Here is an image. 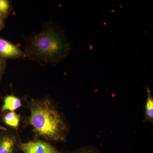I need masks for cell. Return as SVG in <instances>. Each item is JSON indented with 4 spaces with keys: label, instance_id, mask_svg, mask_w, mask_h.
<instances>
[{
    "label": "cell",
    "instance_id": "obj_1",
    "mask_svg": "<svg viewBox=\"0 0 153 153\" xmlns=\"http://www.w3.org/2000/svg\"><path fill=\"white\" fill-rule=\"evenodd\" d=\"M71 45L63 32L50 26L28 38L26 57L42 65L58 63L68 55Z\"/></svg>",
    "mask_w": 153,
    "mask_h": 153
},
{
    "label": "cell",
    "instance_id": "obj_2",
    "mask_svg": "<svg viewBox=\"0 0 153 153\" xmlns=\"http://www.w3.org/2000/svg\"><path fill=\"white\" fill-rule=\"evenodd\" d=\"M28 122L38 136L53 141L64 140L68 131L64 118L49 98L32 99Z\"/></svg>",
    "mask_w": 153,
    "mask_h": 153
},
{
    "label": "cell",
    "instance_id": "obj_3",
    "mask_svg": "<svg viewBox=\"0 0 153 153\" xmlns=\"http://www.w3.org/2000/svg\"><path fill=\"white\" fill-rule=\"evenodd\" d=\"M19 149L24 153H60L52 145L40 140L22 143L19 145Z\"/></svg>",
    "mask_w": 153,
    "mask_h": 153
},
{
    "label": "cell",
    "instance_id": "obj_4",
    "mask_svg": "<svg viewBox=\"0 0 153 153\" xmlns=\"http://www.w3.org/2000/svg\"><path fill=\"white\" fill-rule=\"evenodd\" d=\"M0 57L3 59H21L26 57L19 46L0 37Z\"/></svg>",
    "mask_w": 153,
    "mask_h": 153
},
{
    "label": "cell",
    "instance_id": "obj_5",
    "mask_svg": "<svg viewBox=\"0 0 153 153\" xmlns=\"http://www.w3.org/2000/svg\"><path fill=\"white\" fill-rule=\"evenodd\" d=\"M18 146L15 136L7 134L0 137V153H16Z\"/></svg>",
    "mask_w": 153,
    "mask_h": 153
},
{
    "label": "cell",
    "instance_id": "obj_6",
    "mask_svg": "<svg viewBox=\"0 0 153 153\" xmlns=\"http://www.w3.org/2000/svg\"><path fill=\"white\" fill-rule=\"evenodd\" d=\"M22 106V100L14 95H8L4 98L2 111H15Z\"/></svg>",
    "mask_w": 153,
    "mask_h": 153
},
{
    "label": "cell",
    "instance_id": "obj_7",
    "mask_svg": "<svg viewBox=\"0 0 153 153\" xmlns=\"http://www.w3.org/2000/svg\"><path fill=\"white\" fill-rule=\"evenodd\" d=\"M147 98L145 105L144 122L153 123V97L152 91L149 87L146 88Z\"/></svg>",
    "mask_w": 153,
    "mask_h": 153
},
{
    "label": "cell",
    "instance_id": "obj_8",
    "mask_svg": "<svg viewBox=\"0 0 153 153\" xmlns=\"http://www.w3.org/2000/svg\"><path fill=\"white\" fill-rule=\"evenodd\" d=\"M20 119V116L15 111H9L3 117V120L4 123L14 128L19 127Z\"/></svg>",
    "mask_w": 153,
    "mask_h": 153
},
{
    "label": "cell",
    "instance_id": "obj_9",
    "mask_svg": "<svg viewBox=\"0 0 153 153\" xmlns=\"http://www.w3.org/2000/svg\"><path fill=\"white\" fill-rule=\"evenodd\" d=\"M12 10V2L8 0H0V16L4 19L8 17Z\"/></svg>",
    "mask_w": 153,
    "mask_h": 153
},
{
    "label": "cell",
    "instance_id": "obj_10",
    "mask_svg": "<svg viewBox=\"0 0 153 153\" xmlns=\"http://www.w3.org/2000/svg\"><path fill=\"white\" fill-rule=\"evenodd\" d=\"M68 153H100L96 149L91 146H85Z\"/></svg>",
    "mask_w": 153,
    "mask_h": 153
},
{
    "label": "cell",
    "instance_id": "obj_11",
    "mask_svg": "<svg viewBox=\"0 0 153 153\" xmlns=\"http://www.w3.org/2000/svg\"><path fill=\"white\" fill-rule=\"evenodd\" d=\"M6 62L5 59L0 57V80L6 68Z\"/></svg>",
    "mask_w": 153,
    "mask_h": 153
},
{
    "label": "cell",
    "instance_id": "obj_12",
    "mask_svg": "<svg viewBox=\"0 0 153 153\" xmlns=\"http://www.w3.org/2000/svg\"><path fill=\"white\" fill-rule=\"evenodd\" d=\"M4 19L3 17L0 16V31L2 30L3 28L4 27Z\"/></svg>",
    "mask_w": 153,
    "mask_h": 153
},
{
    "label": "cell",
    "instance_id": "obj_13",
    "mask_svg": "<svg viewBox=\"0 0 153 153\" xmlns=\"http://www.w3.org/2000/svg\"><path fill=\"white\" fill-rule=\"evenodd\" d=\"M0 130L5 131L7 130V129L5 128L4 127H3L1 126H0Z\"/></svg>",
    "mask_w": 153,
    "mask_h": 153
}]
</instances>
